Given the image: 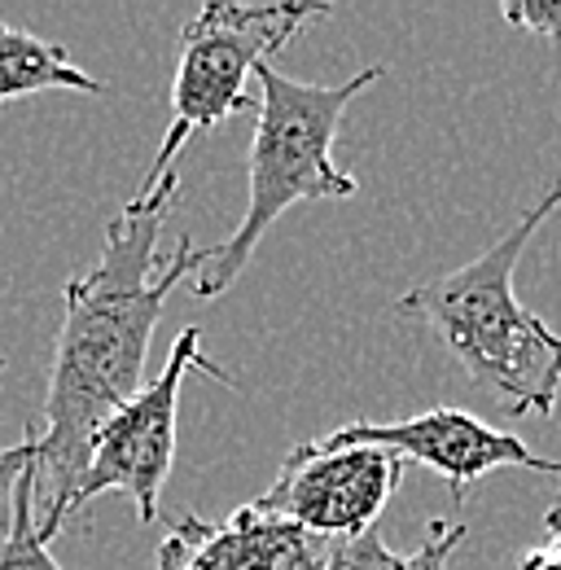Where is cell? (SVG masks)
I'll list each match as a JSON object with an SVG mask.
<instances>
[{
  "mask_svg": "<svg viewBox=\"0 0 561 570\" xmlns=\"http://www.w3.org/2000/svg\"><path fill=\"white\" fill-rule=\"evenodd\" d=\"M176 194L180 176L149 203H128L106 224L97 264L62 289V325L40 417L45 426L36 430V513L45 540L70 527V500L88 470L92 434L145 391L149 343L167 294L189 285L203 264V246L189 237H180L167 259L158 250Z\"/></svg>",
  "mask_w": 561,
  "mask_h": 570,
  "instance_id": "obj_1",
  "label": "cell"
},
{
  "mask_svg": "<svg viewBox=\"0 0 561 570\" xmlns=\"http://www.w3.org/2000/svg\"><path fill=\"white\" fill-rule=\"evenodd\" d=\"M561 207V180L456 273L409 289L395 312L430 325L456 364L513 417H553L561 395V334L513 298V273L540 224Z\"/></svg>",
  "mask_w": 561,
  "mask_h": 570,
  "instance_id": "obj_2",
  "label": "cell"
},
{
  "mask_svg": "<svg viewBox=\"0 0 561 570\" xmlns=\"http://www.w3.org/2000/svg\"><path fill=\"white\" fill-rule=\"evenodd\" d=\"M382 75L386 67H364L343 83H303L273 67L259 71L255 137L246 154V189H250L246 215L228 242L203 246V264L189 277V294L219 298L224 289H233L246 264L255 259L264 233L294 203L355 198V176L334 163V141L347 106Z\"/></svg>",
  "mask_w": 561,
  "mask_h": 570,
  "instance_id": "obj_3",
  "label": "cell"
},
{
  "mask_svg": "<svg viewBox=\"0 0 561 570\" xmlns=\"http://www.w3.org/2000/svg\"><path fill=\"white\" fill-rule=\"evenodd\" d=\"M329 4H237L207 0L180 31V58L171 79V124L145 171V185L132 203H149L167 180H176V163L198 132L219 128L228 115L259 106L246 92V79L273 67L298 27L325 18Z\"/></svg>",
  "mask_w": 561,
  "mask_h": 570,
  "instance_id": "obj_4",
  "label": "cell"
},
{
  "mask_svg": "<svg viewBox=\"0 0 561 570\" xmlns=\"http://www.w3.org/2000/svg\"><path fill=\"white\" fill-rule=\"evenodd\" d=\"M189 373H207L215 382L233 386V377L207 360L203 352V330L189 325L176 334L167 364L154 382H145L137 400H128L106 426L92 434L88 470L70 500V522L106 492H124L137 504L140 527L158 522V500L167 488L171 461H176V426H180V386Z\"/></svg>",
  "mask_w": 561,
  "mask_h": 570,
  "instance_id": "obj_5",
  "label": "cell"
},
{
  "mask_svg": "<svg viewBox=\"0 0 561 570\" xmlns=\"http://www.w3.org/2000/svg\"><path fill=\"white\" fill-rule=\"evenodd\" d=\"M404 465L386 448H334L325 439L298 443L280 461L277 479L250 504L277 522L303 527L325 540H355L377 527L386 500L395 497Z\"/></svg>",
  "mask_w": 561,
  "mask_h": 570,
  "instance_id": "obj_6",
  "label": "cell"
},
{
  "mask_svg": "<svg viewBox=\"0 0 561 570\" xmlns=\"http://www.w3.org/2000/svg\"><path fill=\"white\" fill-rule=\"evenodd\" d=\"M325 443L386 448L400 461H417L425 470H434L456 500L491 470H535V474L561 479V461L535 456L518 434L491 426L465 409H430V413L404 417V422H351V426L329 430Z\"/></svg>",
  "mask_w": 561,
  "mask_h": 570,
  "instance_id": "obj_7",
  "label": "cell"
},
{
  "mask_svg": "<svg viewBox=\"0 0 561 570\" xmlns=\"http://www.w3.org/2000/svg\"><path fill=\"white\" fill-rule=\"evenodd\" d=\"M334 540L303 527L277 522L255 504L233 509L228 518L207 522L176 513L163 544L158 570H329Z\"/></svg>",
  "mask_w": 561,
  "mask_h": 570,
  "instance_id": "obj_8",
  "label": "cell"
},
{
  "mask_svg": "<svg viewBox=\"0 0 561 570\" xmlns=\"http://www.w3.org/2000/svg\"><path fill=\"white\" fill-rule=\"evenodd\" d=\"M31 92H106V83L79 71L62 45L0 22V101Z\"/></svg>",
  "mask_w": 561,
  "mask_h": 570,
  "instance_id": "obj_9",
  "label": "cell"
},
{
  "mask_svg": "<svg viewBox=\"0 0 561 570\" xmlns=\"http://www.w3.org/2000/svg\"><path fill=\"white\" fill-rule=\"evenodd\" d=\"M465 544L461 522H430V535L417 553H391L377 531H364L355 540H334V567L329 570H447L456 549Z\"/></svg>",
  "mask_w": 561,
  "mask_h": 570,
  "instance_id": "obj_10",
  "label": "cell"
},
{
  "mask_svg": "<svg viewBox=\"0 0 561 570\" xmlns=\"http://www.w3.org/2000/svg\"><path fill=\"white\" fill-rule=\"evenodd\" d=\"M0 570H62L49 558V540L40 535V513H36V470L22 479L9 531L0 540Z\"/></svg>",
  "mask_w": 561,
  "mask_h": 570,
  "instance_id": "obj_11",
  "label": "cell"
},
{
  "mask_svg": "<svg viewBox=\"0 0 561 570\" xmlns=\"http://www.w3.org/2000/svg\"><path fill=\"white\" fill-rule=\"evenodd\" d=\"M31 470H36V434H27L22 443L0 448V531H9L13 500H18V488Z\"/></svg>",
  "mask_w": 561,
  "mask_h": 570,
  "instance_id": "obj_12",
  "label": "cell"
},
{
  "mask_svg": "<svg viewBox=\"0 0 561 570\" xmlns=\"http://www.w3.org/2000/svg\"><path fill=\"white\" fill-rule=\"evenodd\" d=\"M509 27L544 36V40H561V0H526V4H504L500 9Z\"/></svg>",
  "mask_w": 561,
  "mask_h": 570,
  "instance_id": "obj_13",
  "label": "cell"
},
{
  "mask_svg": "<svg viewBox=\"0 0 561 570\" xmlns=\"http://www.w3.org/2000/svg\"><path fill=\"white\" fill-rule=\"evenodd\" d=\"M518 570H561V553L558 549H549V544L526 549V553L518 558Z\"/></svg>",
  "mask_w": 561,
  "mask_h": 570,
  "instance_id": "obj_14",
  "label": "cell"
},
{
  "mask_svg": "<svg viewBox=\"0 0 561 570\" xmlns=\"http://www.w3.org/2000/svg\"><path fill=\"white\" fill-rule=\"evenodd\" d=\"M544 544L561 553V500L549 509V513H544Z\"/></svg>",
  "mask_w": 561,
  "mask_h": 570,
  "instance_id": "obj_15",
  "label": "cell"
}]
</instances>
